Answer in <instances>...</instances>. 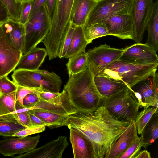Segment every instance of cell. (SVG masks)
Masks as SVG:
<instances>
[{"label": "cell", "instance_id": "cell-36", "mask_svg": "<svg viewBox=\"0 0 158 158\" xmlns=\"http://www.w3.org/2000/svg\"><path fill=\"white\" fill-rule=\"evenodd\" d=\"M17 86L16 101H18L23 107V100L26 95L30 94H34L39 96L41 92L44 91L37 88H31L19 86Z\"/></svg>", "mask_w": 158, "mask_h": 158}, {"label": "cell", "instance_id": "cell-21", "mask_svg": "<svg viewBox=\"0 0 158 158\" xmlns=\"http://www.w3.org/2000/svg\"><path fill=\"white\" fill-rule=\"evenodd\" d=\"M97 0H74L71 15V22L76 26L84 27L88 18Z\"/></svg>", "mask_w": 158, "mask_h": 158}, {"label": "cell", "instance_id": "cell-24", "mask_svg": "<svg viewBox=\"0 0 158 158\" xmlns=\"http://www.w3.org/2000/svg\"><path fill=\"white\" fill-rule=\"evenodd\" d=\"M28 111L40 118L46 124L47 127L51 129L64 126L69 116L56 114L40 109Z\"/></svg>", "mask_w": 158, "mask_h": 158}, {"label": "cell", "instance_id": "cell-39", "mask_svg": "<svg viewBox=\"0 0 158 158\" xmlns=\"http://www.w3.org/2000/svg\"><path fill=\"white\" fill-rule=\"evenodd\" d=\"M76 26L72 22L65 37L63 48L59 58L64 57L68 47L71 43L72 36Z\"/></svg>", "mask_w": 158, "mask_h": 158}, {"label": "cell", "instance_id": "cell-44", "mask_svg": "<svg viewBox=\"0 0 158 158\" xmlns=\"http://www.w3.org/2000/svg\"><path fill=\"white\" fill-rule=\"evenodd\" d=\"M45 1L46 0H34L29 19L44 4Z\"/></svg>", "mask_w": 158, "mask_h": 158}, {"label": "cell", "instance_id": "cell-29", "mask_svg": "<svg viewBox=\"0 0 158 158\" xmlns=\"http://www.w3.org/2000/svg\"><path fill=\"white\" fill-rule=\"evenodd\" d=\"M26 127L17 119L0 118V136L12 137L14 134Z\"/></svg>", "mask_w": 158, "mask_h": 158}, {"label": "cell", "instance_id": "cell-47", "mask_svg": "<svg viewBox=\"0 0 158 158\" xmlns=\"http://www.w3.org/2000/svg\"><path fill=\"white\" fill-rule=\"evenodd\" d=\"M24 0H14L15 2L18 4H21Z\"/></svg>", "mask_w": 158, "mask_h": 158}, {"label": "cell", "instance_id": "cell-10", "mask_svg": "<svg viewBox=\"0 0 158 158\" xmlns=\"http://www.w3.org/2000/svg\"><path fill=\"white\" fill-rule=\"evenodd\" d=\"M158 74L153 76L138 83L130 89L139 107H158Z\"/></svg>", "mask_w": 158, "mask_h": 158}, {"label": "cell", "instance_id": "cell-1", "mask_svg": "<svg viewBox=\"0 0 158 158\" xmlns=\"http://www.w3.org/2000/svg\"><path fill=\"white\" fill-rule=\"evenodd\" d=\"M130 122L114 118L102 104L91 110L70 115L64 126L79 130L92 145L93 158H106Z\"/></svg>", "mask_w": 158, "mask_h": 158}, {"label": "cell", "instance_id": "cell-35", "mask_svg": "<svg viewBox=\"0 0 158 158\" xmlns=\"http://www.w3.org/2000/svg\"><path fill=\"white\" fill-rule=\"evenodd\" d=\"M17 87V85L15 83L10 80L7 76L0 77V89L2 95H6L16 91Z\"/></svg>", "mask_w": 158, "mask_h": 158}, {"label": "cell", "instance_id": "cell-6", "mask_svg": "<svg viewBox=\"0 0 158 158\" xmlns=\"http://www.w3.org/2000/svg\"><path fill=\"white\" fill-rule=\"evenodd\" d=\"M102 104L114 118L122 122L135 120L139 112V106L129 88L104 97Z\"/></svg>", "mask_w": 158, "mask_h": 158}, {"label": "cell", "instance_id": "cell-4", "mask_svg": "<svg viewBox=\"0 0 158 158\" xmlns=\"http://www.w3.org/2000/svg\"><path fill=\"white\" fill-rule=\"evenodd\" d=\"M158 65V63L140 64L118 60L110 63L96 76L123 83L131 89L153 76L156 72Z\"/></svg>", "mask_w": 158, "mask_h": 158}, {"label": "cell", "instance_id": "cell-12", "mask_svg": "<svg viewBox=\"0 0 158 158\" xmlns=\"http://www.w3.org/2000/svg\"><path fill=\"white\" fill-rule=\"evenodd\" d=\"M125 49L118 60L140 64L158 63L156 52L146 43H136Z\"/></svg>", "mask_w": 158, "mask_h": 158}, {"label": "cell", "instance_id": "cell-45", "mask_svg": "<svg viewBox=\"0 0 158 158\" xmlns=\"http://www.w3.org/2000/svg\"><path fill=\"white\" fill-rule=\"evenodd\" d=\"M56 0H46L44 4L50 16L52 17Z\"/></svg>", "mask_w": 158, "mask_h": 158}, {"label": "cell", "instance_id": "cell-7", "mask_svg": "<svg viewBox=\"0 0 158 158\" xmlns=\"http://www.w3.org/2000/svg\"><path fill=\"white\" fill-rule=\"evenodd\" d=\"M52 17L44 5L25 24V35L23 53L25 54L42 42L50 31Z\"/></svg>", "mask_w": 158, "mask_h": 158}, {"label": "cell", "instance_id": "cell-19", "mask_svg": "<svg viewBox=\"0 0 158 158\" xmlns=\"http://www.w3.org/2000/svg\"><path fill=\"white\" fill-rule=\"evenodd\" d=\"M1 27L10 42L23 53L25 35L24 25L10 19L2 23Z\"/></svg>", "mask_w": 158, "mask_h": 158}, {"label": "cell", "instance_id": "cell-16", "mask_svg": "<svg viewBox=\"0 0 158 158\" xmlns=\"http://www.w3.org/2000/svg\"><path fill=\"white\" fill-rule=\"evenodd\" d=\"M104 23L107 28L110 35L123 40H133L134 26L130 13L112 17Z\"/></svg>", "mask_w": 158, "mask_h": 158}, {"label": "cell", "instance_id": "cell-37", "mask_svg": "<svg viewBox=\"0 0 158 158\" xmlns=\"http://www.w3.org/2000/svg\"><path fill=\"white\" fill-rule=\"evenodd\" d=\"M46 126L26 127L14 134L12 137H24L44 131Z\"/></svg>", "mask_w": 158, "mask_h": 158}, {"label": "cell", "instance_id": "cell-34", "mask_svg": "<svg viewBox=\"0 0 158 158\" xmlns=\"http://www.w3.org/2000/svg\"><path fill=\"white\" fill-rule=\"evenodd\" d=\"M34 0H24L21 4L19 22L24 25L28 20Z\"/></svg>", "mask_w": 158, "mask_h": 158}, {"label": "cell", "instance_id": "cell-11", "mask_svg": "<svg viewBox=\"0 0 158 158\" xmlns=\"http://www.w3.org/2000/svg\"><path fill=\"white\" fill-rule=\"evenodd\" d=\"M153 0H133L130 14L134 26L133 40L141 43L146 27L152 16L154 5Z\"/></svg>", "mask_w": 158, "mask_h": 158}, {"label": "cell", "instance_id": "cell-22", "mask_svg": "<svg viewBox=\"0 0 158 158\" xmlns=\"http://www.w3.org/2000/svg\"><path fill=\"white\" fill-rule=\"evenodd\" d=\"M94 81L98 91L104 97L128 88L123 83L115 81L103 77L94 76Z\"/></svg>", "mask_w": 158, "mask_h": 158}, {"label": "cell", "instance_id": "cell-5", "mask_svg": "<svg viewBox=\"0 0 158 158\" xmlns=\"http://www.w3.org/2000/svg\"><path fill=\"white\" fill-rule=\"evenodd\" d=\"M17 86L37 88L44 91L60 93L62 84L61 78L54 72L44 70L15 69L11 76Z\"/></svg>", "mask_w": 158, "mask_h": 158}, {"label": "cell", "instance_id": "cell-15", "mask_svg": "<svg viewBox=\"0 0 158 158\" xmlns=\"http://www.w3.org/2000/svg\"><path fill=\"white\" fill-rule=\"evenodd\" d=\"M69 145L66 136H59L57 139L51 141L38 148L13 157L62 158L63 153Z\"/></svg>", "mask_w": 158, "mask_h": 158}, {"label": "cell", "instance_id": "cell-41", "mask_svg": "<svg viewBox=\"0 0 158 158\" xmlns=\"http://www.w3.org/2000/svg\"><path fill=\"white\" fill-rule=\"evenodd\" d=\"M10 19V16L7 8L0 0V23H3Z\"/></svg>", "mask_w": 158, "mask_h": 158}, {"label": "cell", "instance_id": "cell-42", "mask_svg": "<svg viewBox=\"0 0 158 158\" xmlns=\"http://www.w3.org/2000/svg\"><path fill=\"white\" fill-rule=\"evenodd\" d=\"M29 115L32 127L47 126L46 124L40 118L27 111Z\"/></svg>", "mask_w": 158, "mask_h": 158}, {"label": "cell", "instance_id": "cell-17", "mask_svg": "<svg viewBox=\"0 0 158 158\" xmlns=\"http://www.w3.org/2000/svg\"><path fill=\"white\" fill-rule=\"evenodd\" d=\"M139 138L135 120H133L114 144L106 158H119Z\"/></svg>", "mask_w": 158, "mask_h": 158}, {"label": "cell", "instance_id": "cell-18", "mask_svg": "<svg viewBox=\"0 0 158 158\" xmlns=\"http://www.w3.org/2000/svg\"><path fill=\"white\" fill-rule=\"evenodd\" d=\"M69 139L74 158H93V148L91 143L81 132L70 127Z\"/></svg>", "mask_w": 158, "mask_h": 158}, {"label": "cell", "instance_id": "cell-30", "mask_svg": "<svg viewBox=\"0 0 158 158\" xmlns=\"http://www.w3.org/2000/svg\"><path fill=\"white\" fill-rule=\"evenodd\" d=\"M85 35L89 44L94 39L110 35L105 24L104 23H100L85 28Z\"/></svg>", "mask_w": 158, "mask_h": 158}, {"label": "cell", "instance_id": "cell-26", "mask_svg": "<svg viewBox=\"0 0 158 158\" xmlns=\"http://www.w3.org/2000/svg\"><path fill=\"white\" fill-rule=\"evenodd\" d=\"M143 141V147L151 145L158 137V111L152 116L141 135Z\"/></svg>", "mask_w": 158, "mask_h": 158}, {"label": "cell", "instance_id": "cell-25", "mask_svg": "<svg viewBox=\"0 0 158 158\" xmlns=\"http://www.w3.org/2000/svg\"><path fill=\"white\" fill-rule=\"evenodd\" d=\"M148 37L146 43L156 52L158 50V1L154 3L152 16L146 27Z\"/></svg>", "mask_w": 158, "mask_h": 158}, {"label": "cell", "instance_id": "cell-32", "mask_svg": "<svg viewBox=\"0 0 158 158\" xmlns=\"http://www.w3.org/2000/svg\"><path fill=\"white\" fill-rule=\"evenodd\" d=\"M143 144V139L141 136L126 150L119 158H135Z\"/></svg>", "mask_w": 158, "mask_h": 158}, {"label": "cell", "instance_id": "cell-27", "mask_svg": "<svg viewBox=\"0 0 158 158\" xmlns=\"http://www.w3.org/2000/svg\"><path fill=\"white\" fill-rule=\"evenodd\" d=\"M87 52L80 53L69 58L66 65L69 75H75L85 71L88 68Z\"/></svg>", "mask_w": 158, "mask_h": 158}, {"label": "cell", "instance_id": "cell-13", "mask_svg": "<svg viewBox=\"0 0 158 158\" xmlns=\"http://www.w3.org/2000/svg\"><path fill=\"white\" fill-rule=\"evenodd\" d=\"M23 55L6 39L0 26V77L15 69Z\"/></svg>", "mask_w": 158, "mask_h": 158}, {"label": "cell", "instance_id": "cell-2", "mask_svg": "<svg viewBox=\"0 0 158 158\" xmlns=\"http://www.w3.org/2000/svg\"><path fill=\"white\" fill-rule=\"evenodd\" d=\"M64 89L78 112L89 111L102 104L104 97L95 85L94 75L88 68L75 75H69Z\"/></svg>", "mask_w": 158, "mask_h": 158}, {"label": "cell", "instance_id": "cell-33", "mask_svg": "<svg viewBox=\"0 0 158 158\" xmlns=\"http://www.w3.org/2000/svg\"><path fill=\"white\" fill-rule=\"evenodd\" d=\"M0 0L7 8L10 19L19 22L21 4H16L14 0Z\"/></svg>", "mask_w": 158, "mask_h": 158}, {"label": "cell", "instance_id": "cell-23", "mask_svg": "<svg viewBox=\"0 0 158 158\" xmlns=\"http://www.w3.org/2000/svg\"><path fill=\"white\" fill-rule=\"evenodd\" d=\"M88 44L85 37L84 27L76 26L64 58H69L85 52L86 48Z\"/></svg>", "mask_w": 158, "mask_h": 158}, {"label": "cell", "instance_id": "cell-49", "mask_svg": "<svg viewBox=\"0 0 158 158\" xmlns=\"http://www.w3.org/2000/svg\"><path fill=\"white\" fill-rule=\"evenodd\" d=\"M2 24V23H0V26H1Z\"/></svg>", "mask_w": 158, "mask_h": 158}, {"label": "cell", "instance_id": "cell-48", "mask_svg": "<svg viewBox=\"0 0 158 158\" xmlns=\"http://www.w3.org/2000/svg\"><path fill=\"white\" fill-rule=\"evenodd\" d=\"M2 92H1V91L0 89V97L2 96Z\"/></svg>", "mask_w": 158, "mask_h": 158}, {"label": "cell", "instance_id": "cell-38", "mask_svg": "<svg viewBox=\"0 0 158 158\" xmlns=\"http://www.w3.org/2000/svg\"><path fill=\"white\" fill-rule=\"evenodd\" d=\"M22 107L16 109L15 112V113L17 114L18 122L26 127H32L27 111L22 110L21 109Z\"/></svg>", "mask_w": 158, "mask_h": 158}, {"label": "cell", "instance_id": "cell-28", "mask_svg": "<svg viewBox=\"0 0 158 158\" xmlns=\"http://www.w3.org/2000/svg\"><path fill=\"white\" fill-rule=\"evenodd\" d=\"M16 91L0 97V117L9 116L18 120L16 110Z\"/></svg>", "mask_w": 158, "mask_h": 158}, {"label": "cell", "instance_id": "cell-40", "mask_svg": "<svg viewBox=\"0 0 158 158\" xmlns=\"http://www.w3.org/2000/svg\"><path fill=\"white\" fill-rule=\"evenodd\" d=\"M39 96L34 94H28L24 98L23 101L24 108H30L34 106L40 101Z\"/></svg>", "mask_w": 158, "mask_h": 158}, {"label": "cell", "instance_id": "cell-31", "mask_svg": "<svg viewBox=\"0 0 158 158\" xmlns=\"http://www.w3.org/2000/svg\"><path fill=\"white\" fill-rule=\"evenodd\" d=\"M158 111V107L152 106L138 112L135 119L137 133L141 135L145 126L153 114Z\"/></svg>", "mask_w": 158, "mask_h": 158}, {"label": "cell", "instance_id": "cell-8", "mask_svg": "<svg viewBox=\"0 0 158 158\" xmlns=\"http://www.w3.org/2000/svg\"><path fill=\"white\" fill-rule=\"evenodd\" d=\"M133 0H97L91 11L84 28L94 24L104 23L110 18L130 13Z\"/></svg>", "mask_w": 158, "mask_h": 158}, {"label": "cell", "instance_id": "cell-46", "mask_svg": "<svg viewBox=\"0 0 158 158\" xmlns=\"http://www.w3.org/2000/svg\"><path fill=\"white\" fill-rule=\"evenodd\" d=\"M150 153L147 150L140 151L135 158H151Z\"/></svg>", "mask_w": 158, "mask_h": 158}, {"label": "cell", "instance_id": "cell-43", "mask_svg": "<svg viewBox=\"0 0 158 158\" xmlns=\"http://www.w3.org/2000/svg\"><path fill=\"white\" fill-rule=\"evenodd\" d=\"M60 94V93H55L49 91H42L40 93L39 97L42 100L48 101L57 97Z\"/></svg>", "mask_w": 158, "mask_h": 158}, {"label": "cell", "instance_id": "cell-9", "mask_svg": "<svg viewBox=\"0 0 158 158\" xmlns=\"http://www.w3.org/2000/svg\"><path fill=\"white\" fill-rule=\"evenodd\" d=\"M125 49L111 47L106 44L95 47L87 52L88 68L96 76L110 63L118 60Z\"/></svg>", "mask_w": 158, "mask_h": 158}, {"label": "cell", "instance_id": "cell-14", "mask_svg": "<svg viewBox=\"0 0 158 158\" xmlns=\"http://www.w3.org/2000/svg\"><path fill=\"white\" fill-rule=\"evenodd\" d=\"M40 135L11 138L0 140V153L4 156L22 155L36 147Z\"/></svg>", "mask_w": 158, "mask_h": 158}, {"label": "cell", "instance_id": "cell-20", "mask_svg": "<svg viewBox=\"0 0 158 158\" xmlns=\"http://www.w3.org/2000/svg\"><path fill=\"white\" fill-rule=\"evenodd\" d=\"M47 55L46 49L36 47L27 54L22 55L15 69H39Z\"/></svg>", "mask_w": 158, "mask_h": 158}, {"label": "cell", "instance_id": "cell-3", "mask_svg": "<svg viewBox=\"0 0 158 158\" xmlns=\"http://www.w3.org/2000/svg\"><path fill=\"white\" fill-rule=\"evenodd\" d=\"M74 0H56L50 31L42 42L49 59L59 57L71 23Z\"/></svg>", "mask_w": 158, "mask_h": 158}]
</instances>
